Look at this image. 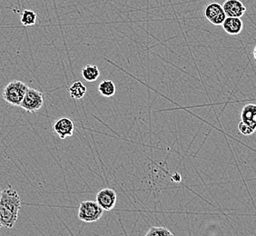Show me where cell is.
<instances>
[{
	"label": "cell",
	"instance_id": "obj_13",
	"mask_svg": "<svg viewBox=\"0 0 256 236\" xmlns=\"http://www.w3.org/2000/svg\"><path fill=\"white\" fill-rule=\"evenodd\" d=\"M98 91L104 98H111L116 94V88L112 80H104L99 84Z\"/></svg>",
	"mask_w": 256,
	"mask_h": 236
},
{
	"label": "cell",
	"instance_id": "obj_17",
	"mask_svg": "<svg viewBox=\"0 0 256 236\" xmlns=\"http://www.w3.org/2000/svg\"><path fill=\"white\" fill-rule=\"evenodd\" d=\"M172 179L174 182H180V181L182 180V179H181V176H180L178 172L174 174L172 176Z\"/></svg>",
	"mask_w": 256,
	"mask_h": 236
},
{
	"label": "cell",
	"instance_id": "obj_3",
	"mask_svg": "<svg viewBox=\"0 0 256 236\" xmlns=\"http://www.w3.org/2000/svg\"><path fill=\"white\" fill-rule=\"evenodd\" d=\"M104 210L98 202L84 201L80 204L78 209V219L84 222H94L98 221L103 216Z\"/></svg>",
	"mask_w": 256,
	"mask_h": 236
},
{
	"label": "cell",
	"instance_id": "obj_2",
	"mask_svg": "<svg viewBox=\"0 0 256 236\" xmlns=\"http://www.w3.org/2000/svg\"><path fill=\"white\" fill-rule=\"evenodd\" d=\"M28 88H30L25 83L20 80H13L6 84L3 90V99L14 106H20Z\"/></svg>",
	"mask_w": 256,
	"mask_h": 236
},
{
	"label": "cell",
	"instance_id": "obj_7",
	"mask_svg": "<svg viewBox=\"0 0 256 236\" xmlns=\"http://www.w3.org/2000/svg\"><path fill=\"white\" fill-rule=\"evenodd\" d=\"M222 6L226 16L230 18H242L246 12V6L240 0H226Z\"/></svg>",
	"mask_w": 256,
	"mask_h": 236
},
{
	"label": "cell",
	"instance_id": "obj_5",
	"mask_svg": "<svg viewBox=\"0 0 256 236\" xmlns=\"http://www.w3.org/2000/svg\"><path fill=\"white\" fill-rule=\"evenodd\" d=\"M204 16L214 26H222L224 21L226 18V15L222 10V6L216 2L209 3L204 8Z\"/></svg>",
	"mask_w": 256,
	"mask_h": 236
},
{
	"label": "cell",
	"instance_id": "obj_18",
	"mask_svg": "<svg viewBox=\"0 0 256 236\" xmlns=\"http://www.w3.org/2000/svg\"><path fill=\"white\" fill-rule=\"evenodd\" d=\"M256 48H254V59L256 58Z\"/></svg>",
	"mask_w": 256,
	"mask_h": 236
},
{
	"label": "cell",
	"instance_id": "obj_6",
	"mask_svg": "<svg viewBox=\"0 0 256 236\" xmlns=\"http://www.w3.org/2000/svg\"><path fill=\"white\" fill-rule=\"evenodd\" d=\"M116 201H118L116 192L110 188H104L96 194V202H98V204L103 209L104 211L113 210L116 204Z\"/></svg>",
	"mask_w": 256,
	"mask_h": 236
},
{
	"label": "cell",
	"instance_id": "obj_4",
	"mask_svg": "<svg viewBox=\"0 0 256 236\" xmlns=\"http://www.w3.org/2000/svg\"><path fill=\"white\" fill-rule=\"evenodd\" d=\"M44 104V96L38 90L28 88L26 92L25 96L20 104V106L26 110L28 113H36L40 110Z\"/></svg>",
	"mask_w": 256,
	"mask_h": 236
},
{
	"label": "cell",
	"instance_id": "obj_16",
	"mask_svg": "<svg viewBox=\"0 0 256 236\" xmlns=\"http://www.w3.org/2000/svg\"><path fill=\"white\" fill-rule=\"evenodd\" d=\"M238 130L244 136H251L256 132L254 129H252L250 126H248L247 124L244 123L242 121H240V123L238 124Z\"/></svg>",
	"mask_w": 256,
	"mask_h": 236
},
{
	"label": "cell",
	"instance_id": "obj_8",
	"mask_svg": "<svg viewBox=\"0 0 256 236\" xmlns=\"http://www.w3.org/2000/svg\"><path fill=\"white\" fill-rule=\"evenodd\" d=\"M54 130L61 139L72 136L74 131V122L68 118H60L54 123Z\"/></svg>",
	"mask_w": 256,
	"mask_h": 236
},
{
	"label": "cell",
	"instance_id": "obj_1",
	"mask_svg": "<svg viewBox=\"0 0 256 236\" xmlns=\"http://www.w3.org/2000/svg\"><path fill=\"white\" fill-rule=\"evenodd\" d=\"M21 208L18 192L12 187L1 192L0 196V222L2 226L10 229L16 222Z\"/></svg>",
	"mask_w": 256,
	"mask_h": 236
},
{
	"label": "cell",
	"instance_id": "obj_20",
	"mask_svg": "<svg viewBox=\"0 0 256 236\" xmlns=\"http://www.w3.org/2000/svg\"><path fill=\"white\" fill-rule=\"evenodd\" d=\"M1 227H2V224H1V222H0V228H1Z\"/></svg>",
	"mask_w": 256,
	"mask_h": 236
},
{
	"label": "cell",
	"instance_id": "obj_19",
	"mask_svg": "<svg viewBox=\"0 0 256 236\" xmlns=\"http://www.w3.org/2000/svg\"><path fill=\"white\" fill-rule=\"evenodd\" d=\"M1 192H2V190H1V189H0V196H1Z\"/></svg>",
	"mask_w": 256,
	"mask_h": 236
},
{
	"label": "cell",
	"instance_id": "obj_12",
	"mask_svg": "<svg viewBox=\"0 0 256 236\" xmlns=\"http://www.w3.org/2000/svg\"><path fill=\"white\" fill-rule=\"evenodd\" d=\"M86 91H88L86 86L81 81H76L69 86L68 88L70 96L76 100L83 98L84 94H86Z\"/></svg>",
	"mask_w": 256,
	"mask_h": 236
},
{
	"label": "cell",
	"instance_id": "obj_14",
	"mask_svg": "<svg viewBox=\"0 0 256 236\" xmlns=\"http://www.w3.org/2000/svg\"><path fill=\"white\" fill-rule=\"evenodd\" d=\"M38 20V15L33 10H26L22 12L20 16V21L25 26H30L36 24Z\"/></svg>",
	"mask_w": 256,
	"mask_h": 236
},
{
	"label": "cell",
	"instance_id": "obj_10",
	"mask_svg": "<svg viewBox=\"0 0 256 236\" xmlns=\"http://www.w3.org/2000/svg\"><path fill=\"white\" fill-rule=\"evenodd\" d=\"M241 121L256 129V106L254 104H246L241 112Z\"/></svg>",
	"mask_w": 256,
	"mask_h": 236
},
{
	"label": "cell",
	"instance_id": "obj_9",
	"mask_svg": "<svg viewBox=\"0 0 256 236\" xmlns=\"http://www.w3.org/2000/svg\"><path fill=\"white\" fill-rule=\"evenodd\" d=\"M222 28L228 34H239L244 30V22L241 18H226L222 24Z\"/></svg>",
	"mask_w": 256,
	"mask_h": 236
},
{
	"label": "cell",
	"instance_id": "obj_11",
	"mask_svg": "<svg viewBox=\"0 0 256 236\" xmlns=\"http://www.w3.org/2000/svg\"><path fill=\"white\" fill-rule=\"evenodd\" d=\"M82 76L88 82H94L100 76V71L98 66L96 64H86L82 69Z\"/></svg>",
	"mask_w": 256,
	"mask_h": 236
},
{
	"label": "cell",
	"instance_id": "obj_15",
	"mask_svg": "<svg viewBox=\"0 0 256 236\" xmlns=\"http://www.w3.org/2000/svg\"><path fill=\"white\" fill-rule=\"evenodd\" d=\"M146 236H174L172 232L168 228L162 226L151 227L150 230L146 234Z\"/></svg>",
	"mask_w": 256,
	"mask_h": 236
}]
</instances>
